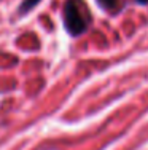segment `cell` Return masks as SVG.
<instances>
[{"label": "cell", "mask_w": 148, "mask_h": 150, "mask_svg": "<svg viewBox=\"0 0 148 150\" xmlns=\"http://www.w3.org/2000/svg\"><path fill=\"white\" fill-rule=\"evenodd\" d=\"M135 2L137 3H142V5H143V3H148V0H135Z\"/></svg>", "instance_id": "4"}, {"label": "cell", "mask_w": 148, "mask_h": 150, "mask_svg": "<svg viewBox=\"0 0 148 150\" xmlns=\"http://www.w3.org/2000/svg\"><path fill=\"white\" fill-rule=\"evenodd\" d=\"M38 2H40V0H24L22 5H21V8H19V11H21V13H26L27 10L32 8V6H35Z\"/></svg>", "instance_id": "3"}, {"label": "cell", "mask_w": 148, "mask_h": 150, "mask_svg": "<svg viewBox=\"0 0 148 150\" xmlns=\"http://www.w3.org/2000/svg\"><path fill=\"white\" fill-rule=\"evenodd\" d=\"M97 3L107 11H118L123 6V0H97Z\"/></svg>", "instance_id": "2"}, {"label": "cell", "mask_w": 148, "mask_h": 150, "mask_svg": "<svg viewBox=\"0 0 148 150\" xmlns=\"http://www.w3.org/2000/svg\"><path fill=\"white\" fill-rule=\"evenodd\" d=\"M93 15L84 0H67L64 5V24L72 35H80L89 27Z\"/></svg>", "instance_id": "1"}]
</instances>
